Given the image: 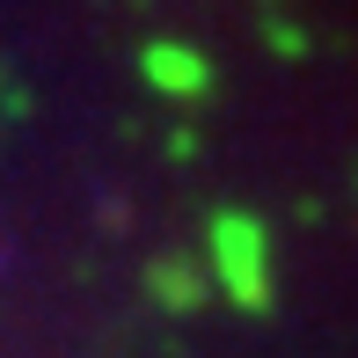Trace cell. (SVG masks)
Returning a JSON list of instances; mask_svg holds the SVG:
<instances>
[{
    "label": "cell",
    "mask_w": 358,
    "mask_h": 358,
    "mask_svg": "<svg viewBox=\"0 0 358 358\" xmlns=\"http://www.w3.org/2000/svg\"><path fill=\"white\" fill-rule=\"evenodd\" d=\"M213 264H220V285H227L234 307H249V315L271 307V241H264V220L213 213Z\"/></svg>",
    "instance_id": "cell-1"
},
{
    "label": "cell",
    "mask_w": 358,
    "mask_h": 358,
    "mask_svg": "<svg viewBox=\"0 0 358 358\" xmlns=\"http://www.w3.org/2000/svg\"><path fill=\"white\" fill-rule=\"evenodd\" d=\"M139 66H146V80H154L161 95H205V88H213V66H205V52H190V44H169V37L146 44Z\"/></svg>",
    "instance_id": "cell-2"
},
{
    "label": "cell",
    "mask_w": 358,
    "mask_h": 358,
    "mask_svg": "<svg viewBox=\"0 0 358 358\" xmlns=\"http://www.w3.org/2000/svg\"><path fill=\"white\" fill-rule=\"evenodd\" d=\"M146 292H154L169 315H198L205 300V278H198V256H161L154 271H146Z\"/></svg>",
    "instance_id": "cell-3"
},
{
    "label": "cell",
    "mask_w": 358,
    "mask_h": 358,
    "mask_svg": "<svg viewBox=\"0 0 358 358\" xmlns=\"http://www.w3.org/2000/svg\"><path fill=\"white\" fill-rule=\"evenodd\" d=\"M271 44H278V52H307V37L292 22H271Z\"/></svg>",
    "instance_id": "cell-4"
}]
</instances>
